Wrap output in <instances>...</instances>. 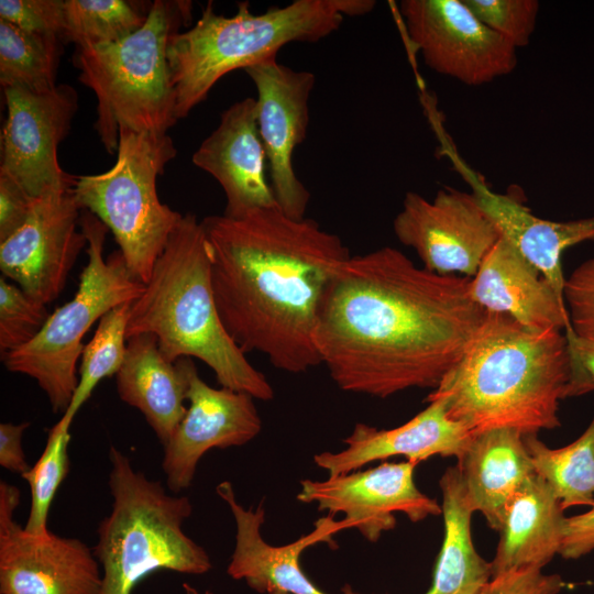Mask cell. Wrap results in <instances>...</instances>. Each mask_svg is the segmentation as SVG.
<instances>
[{
	"instance_id": "6da1fadb",
	"label": "cell",
	"mask_w": 594,
	"mask_h": 594,
	"mask_svg": "<svg viewBox=\"0 0 594 594\" xmlns=\"http://www.w3.org/2000/svg\"><path fill=\"white\" fill-rule=\"evenodd\" d=\"M470 278L418 267L385 246L350 256L321 304L316 345L337 386L386 398L437 388L483 322Z\"/></svg>"
},
{
	"instance_id": "7a4b0ae2",
	"label": "cell",
	"mask_w": 594,
	"mask_h": 594,
	"mask_svg": "<svg viewBox=\"0 0 594 594\" xmlns=\"http://www.w3.org/2000/svg\"><path fill=\"white\" fill-rule=\"evenodd\" d=\"M221 322L246 354L280 371L321 364L316 331L324 293L351 255L341 238L278 206L201 220Z\"/></svg>"
},
{
	"instance_id": "3957f363",
	"label": "cell",
	"mask_w": 594,
	"mask_h": 594,
	"mask_svg": "<svg viewBox=\"0 0 594 594\" xmlns=\"http://www.w3.org/2000/svg\"><path fill=\"white\" fill-rule=\"evenodd\" d=\"M569 380L564 331H534L505 315L486 312L457 363L427 400L473 436L501 428L525 435L556 429Z\"/></svg>"
},
{
	"instance_id": "277c9868",
	"label": "cell",
	"mask_w": 594,
	"mask_h": 594,
	"mask_svg": "<svg viewBox=\"0 0 594 594\" xmlns=\"http://www.w3.org/2000/svg\"><path fill=\"white\" fill-rule=\"evenodd\" d=\"M152 333L172 362L197 358L221 387L270 400L273 387L224 329L215 301L201 221L186 213L172 233L141 296L131 304L127 337Z\"/></svg>"
},
{
	"instance_id": "5b68a950",
	"label": "cell",
	"mask_w": 594,
	"mask_h": 594,
	"mask_svg": "<svg viewBox=\"0 0 594 594\" xmlns=\"http://www.w3.org/2000/svg\"><path fill=\"white\" fill-rule=\"evenodd\" d=\"M375 4L373 0H295L254 13L243 1L233 16H224L215 12L210 1L199 20L175 33L168 44L177 121L227 74L276 58L286 44L318 42L336 32L344 16L366 14Z\"/></svg>"
},
{
	"instance_id": "8992f818",
	"label": "cell",
	"mask_w": 594,
	"mask_h": 594,
	"mask_svg": "<svg viewBox=\"0 0 594 594\" xmlns=\"http://www.w3.org/2000/svg\"><path fill=\"white\" fill-rule=\"evenodd\" d=\"M112 509L98 525L92 548L102 572L100 594H132L157 571L205 574L208 552L183 529L193 513L189 497L168 494L160 481L133 468L122 451L109 449Z\"/></svg>"
},
{
	"instance_id": "52a82bcc",
	"label": "cell",
	"mask_w": 594,
	"mask_h": 594,
	"mask_svg": "<svg viewBox=\"0 0 594 594\" xmlns=\"http://www.w3.org/2000/svg\"><path fill=\"white\" fill-rule=\"evenodd\" d=\"M190 20V1L156 0L143 26L125 38L77 47L73 63L97 97L95 130L109 154L117 153L122 127L163 135L177 122L167 48Z\"/></svg>"
},
{
	"instance_id": "ba28073f",
	"label": "cell",
	"mask_w": 594,
	"mask_h": 594,
	"mask_svg": "<svg viewBox=\"0 0 594 594\" xmlns=\"http://www.w3.org/2000/svg\"><path fill=\"white\" fill-rule=\"evenodd\" d=\"M176 153L167 134L122 127L113 166L77 176L72 189L80 210L90 211L111 231L129 272L143 284L184 216L160 200L156 187Z\"/></svg>"
},
{
	"instance_id": "9c48e42d",
	"label": "cell",
	"mask_w": 594,
	"mask_h": 594,
	"mask_svg": "<svg viewBox=\"0 0 594 594\" xmlns=\"http://www.w3.org/2000/svg\"><path fill=\"white\" fill-rule=\"evenodd\" d=\"M80 229L87 239L88 263L75 296L50 315L31 342L1 356L8 371L35 380L53 411L63 414L78 384L76 367L84 336L105 314L134 301L145 288L131 275L120 251L103 258L109 230L88 210L80 215Z\"/></svg>"
},
{
	"instance_id": "30bf717a",
	"label": "cell",
	"mask_w": 594,
	"mask_h": 594,
	"mask_svg": "<svg viewBox=\"0 0 594 594\" xmlns=\"http://www.w3.org/2000/svg\"><path fill=\"white\" fill-rule=\"evenodd\" d=\"M399 242L411 248L424 268L472 278L501 238L474 191L438 190L432 200L409 191L393 221Z\"/></svg>"
},
{
	"instance_id": "8fae6325",
	"label": "cell",
	"mask_w": 594,
	"mask_h": 594,
	"mask_svg": "<svg viewBox=\"0 0 594 594\" xmlns=\"http://www.w3.org/2000/svg\"><path fill=\"white\" fill-rule=\"evenodd\" d=\"M399 13L425 64L469 86L510 74L517 48L486 26L463 0H403Z\"/></svg>"
},
{
	"instance_id": "7c38bea8",
	"label": "cell",
	"mask_w": 594,
	"mask_h": 594,
	"mask_svg": "<svg viewBox=\"0 0 594 594\" xmlns=\"http://www.w3.org/2000/svg\"><path fill=\"white\" fill-rule=\"evenodd\" d=\"M4 97L0 170L33 198L73 189L77 176L62 168L57 150L78 109L77 91L67 84L46 91L10 87L4 89Z\"/></svg>"
},
{
	"instance_id": "4fadbf2b",
	"label": "cell",
	"mask_w": 594,
	"mask_h": 594,
	"mask_svg": "<svg viewBox=\"0 0 594 594\" xmlns=\"http://www.w3.org/2000/svg\"><path fill=\"white\" fill-rule=\"evenodd\" d=\"M20 491L0 482V594H100L101 566L91 548L52 531L28 532L14 519Z\"/></svg>"
},
{
	"instance_id": "5bb4252c",
	"label": "cell",
	"mask_w": 594,
	"mask_h": 594,
	"mask_svg": "<svg viewBox=\"0 0 594 594\" xmlns=\"http://www.w3.org/2000/svg\"><path fill=\"white\" fill-rule=\"evenodd\" d=\"M244 70L257 91V128L276 202L288 217L306 218L310 195L296 175L293 155L307 135L309 97L316 76L283 65L277 58L260 62Z\"/></svg>"
},
{
	"instance_id": "9a60e30c",
	"label": "cell",
	"mask_w": 594,
	"mask_h": 594,
	"mask_svg": "<svg viewBox=\"0 0 594 594\" xmlns=\"http://www.w3.org/2000/svg\"><path fill=\"white\" fill-rule=\"evenodd\" d=\"M73 191H48L34 199L26 222L0 242V270L30 297L47 305L65 287L87 239Z\"/></svg>"
},
{
	"instance_id": "2e32d148",
	"label": "cell",
	"mask_w": 594,
	"mask_h": 594,
	"mask_svg": "<svg viewBox=\"0 0 594 594\" xmlns=\"http://www.w3.org/2000/svg\"><path fill=\"white\" fill-rule=\"evenodd\" d=\"M417 464L383 463L323 481L302 480L297 499L316 503L319 510L344 514L352 528L371 542L396 526L395 513L420 521L442 513L436 499L421 493L414 481Z\"/></svg>"
},
{
	"instance_id": "e0dca14e",
	"label": "cell",
	"mask_w": 594,
	"mask_h": 594,
	"mask_svg": "<svg viewBox=\"0 0 594 594\" xmlns=\"http://www.w3.org/2000/svg\"><path fill=\"white\" fill-rule=\"evenodd\" d=\"M187 400L189 407L184 418L163 447L162 470L167 487L174 493L191 485L206 452L243 446L262 429L251 395L211 387L200 378L195 364L189 371Z\"/></svg>"
},
{
	"instance_id": "ac0fdd59",
	"label": "cell",
	"mask_w": 594,
	"mask_h": 594,
	"mask_svg": "<svg viewBox=\"0 0 594 594\" xmlns=\"http://www.w3.org/2000/svg\"><path fill=\"white\" fill-rule=\"evenodd\" d=\"M219 497L230 508L235 522V546L227 573L234 580H244L261 594H327L305 574L300 556L309 547L326 542L336 544L332 536L352 528L344 518H320L315 529L298 540L284 546L267 543L261 534L265 520L263 502L256 508H245L237 499L230 482L216 487Z\"/></svg>"
},
{
	"instance_id": "d6986e66",
	"label": "cell",
	"mask_w": 594,
	"mask_h": 594,
	"mask_svg": "<svg viewBox=\"0 0 594 594\" xmlns=\"http://www.w3.org/2000/svg\"><path fill=\"white\" fill-rule=\"evenodd\" d=\"M191 160L220 184L227 199L224 216L238 218L278 206L265 176L267 157L257 128L255 99L244 98L226 109Z\"/></svg>"
},
{
	"instance_id": "ffe728a7",
	"label": "cell",
	"mask_w": 594,
	"mask_h": 594,
	"mask_svg": "<svg viewBox=\"0 0 594 594\" xmlns=\"http://www.w3.org/2000/svg\"><path fill=\"white\" fill-rule=\"evenodd\" d=\"M470 293L486 312L505 315L527 329L570 328L564 299L502 234L470 278Z\"/></svg>"
},
{
	"instance_id": "44dd1931",
	"label": "cell",
	"mask_w": 594,
	"mask_h": 594,
	"mask_svg": "<svg viewBox=\"0 0 594 594\" xmlns=\"http://www.w3.org/2000/svg\"><path fill=\"white\" fill-rule=\"evenodd\" d=\"M429 405L406 424L378 430L356 424L343 442L340 452H322L314 457L317 466L329 476L356 471L376 460L404 455L417 464L433 455L462 457L473 435L448 415L441 399L428 400Z\"/></svg>"
},
{
	"instance_id": "7402d4cb",
	"label": "cell",
	"mask_w": 594,
	"mask_h": 594,
	"mask_svg": "<svg viewBox=\"0 0 594 594\" xmlns=\"http://www.w3.org/2000/svg\"><path fill=\"white\" fill-rule=\"evenodd\" d=\"M194 364L190 358L168 361L152 333L128 338L125 359L116 375L118 395L144 416L163 447L186 414Z\"/></svg>"
},
{
	"instance_id": "603a6c76",
	"label": "cell",
	"mask_w": 594,
	"mask_h": 594,
	"mask_svg": "<svg viewBox=\"0 0 594 594\" xmlns=\"http://www.w3.org/2000/svg\"><path fill=\"white\" fill-rule=\"evenodd\" d=\"M458 466L472 509L498 531L510 499L536 474L524 435L509 428L474 435Z\"/></svg>"
},
{
	"instance_id": "cb8c5ba5",
	"label": "cell",
	"mask_w": 594,
	"mask_h": 594,
	"mask_svg": "<svg viewBox=\"0 0 594 594\" xmlns=\"http://www.w3.org/2000/svg\"><path fill=\"white\" fill-rule=\"evenodd\" d=\"M550 486L536 473L507 505L492 578L509 571L541 570L559 553L565 521Z\"/></svg>"
},
{
	"instance_id": "d4e9b609",
	"label": "cell",
	"mask_w": 594,
	"mask_h": 594,
	"mask_svg": "<svg viewBox=\"0 0 594 594\" xmlns=\"http://www.w3.org/2000/svg\"><path fill=\"white\" fill-rule=\"evenodd\" d=\"M469 182L482 206L501 231L563 298L562 255L573 245L594 242V216L551 221L532 215L516 198L490 190L475 177Z\"/></svg>"
},
{
	"instance_id": "484cf974",
	"label": "cell",
	"mask_w": 594,
	"mask_h": 594,
	"mask_svg": "<svg viewBox=\"0 0 594 594\" xmlns=\"http://www.w3.org/2000/svg\"><path fill=\"white\" fill-rule=\"evenodd\" d=\"M439 485L444 538L432 584L425 594H481L492 580V566L476 552L472 542L471 516L474 510L459 466L448 468Z\"/></svg>"
},
{
	"instance_id": "4316f807",
	"label": "cell",
	"mask_w": 594,
	"mask_h": 594,
	"mask_svg": "<svg viewBox=\"0 0 594 594\" xmlns=\"http://www.w3.org/2000/svg\"><path fill=\"white\" fill-rule=\"evenodd\" d=\"M524 441L536 473L550 486L562 509L594 504V416L572 443L550 449L536 435Z\"/></svg>"
},
{
	"instance_id": "83f0119b",
	"label": "cell",
	"mask_w": 594,
	"mask_h": 594,
	"mask_svg": "<svg viewBox=\"0 0 594 594\" xmlns=\"http://www.w3.org/2000/svg\"><path fill=\"white\" fill-rule=\"evenodd\" d=\"M63 38L36 34L0 20V82L33 91L55 88Z\"/></svg>"
},
{
	"instance_id": "f1b7e54d",
	"label": "cell",
	"mask_w": 594,
	"mask_h": 594,
	"mask_svg": "<svg viewBox=\"0 0 594 594\" xmlns=\"http://www.w3.org/2000/svg\"><path fill=\"white\" fill-rule=\"evenodd\" d=\"M132 302H124L105 314L98 321L92 339L84 346L76 391L70 405L58 420L69 428L80 407L98 383L117 375L127 353V330Z\"/></svg>"
},
{
	"instance_id": "f546056e",
	"label": "cell",
	"mask_w": 594,
	"mask_h": 594,
	"mask_svg": "<svg viewBox=\"0 0 594 594\" xmlns=\"http://www.w3.org/2000/svg\"><path fill=\"white\" fill-rule=\"evenodd\" d=\"M148 11L127 0H64L63 40L77 47L114 43L141 29Z\"/></svg>"
},
{
	"instance_id": "4dcf8cb0",
	"label": "cell",
	"mask_w": 594,
	"mask_h": 594,
	"mask_svg": "<svg viewBox=\"0 0 594 594\" xmlns=\"http://www.w3.org/2000/svg\"><path fill=\"white\" fill-rule=\"evenodd\" d=\"M69 428L58 421L50 429L45 448L23 477L31 493L29 516L24 529L36 536L50 532L47 519L54 497L69 471Z\"/></svg>"
},
{
	"instance_id": "1f68e13d",
	"label": "cell",
	"mask_w": 594,
	"mask_h": 594,
	"mask_svg": "<svg viewBox=\"0 0 594 594\" xmlns=\"http://www.w3.org/2000/svg\"><path fill=\"white\" fill-rule=\"evenodd\" d=\"M46 305L25 294L19 286L0 278L1 356L31 342L48 317Z\"/></svg>"
},
{
	"instance_id": "d6a6232c",
	"label": "cell",
	"mask_w": 594,
	"mask_h": 594,
	"mask_svg": "<svg viewBox=\"0 0 594 594\" xmlns=\"http://www.w3.org/2000/svg\"><path fill=\"white\" fill-rule=\"evenodd\" d=\"M491 30L517 50L529 44L539 13L537 0H463Z\"/></svg>"
},
{
	"instance_id": "836d02e7",
	"label": "cell",
	"mask_w": 594,
	"mask_h": 594,
	"mask_svg": "<svg viewBox=\"0 0 594 594\" xmlns=\"http://www.w3.org/2000/svg\"><path fill=\"white\" fill-rule=\"evenodd\" d=\"M0 20L26 32L63 38L64 0H1Z\"/></svg>"
},
{
	"instance_id": "e575fe53",
	"label": "cell",
	"mask_w": 594,
	"mask_h": 594,
	"mask_svg": "<svg viewBox=\"0 0 594 594\" xmlns=\"http://www.w3.org/2000/svg\"><path fill=\"white\" fill-rule=\"evenodd\" d=\"M563 299L572 332L594 337V256L565 278Z\"/></svg>"
},
{
	"instance_id": "d590c367",
	"label": "cell",
	"mask_w": 594,
	"mask_h": 594,
	"mask_svg": "<svg viewBox=\"0 0 594 594\" xmlns=\"http://www.w3.org/2000/svg\"><path fill=\"white\" fill-rule=\"evenodd\" d=\"M564 332L569 351V380L564 398L594 392V337L576 336L570 328Z\"/></svg>"
},
{
	"instance_id": "8d00e7d4",
	"label": "cell",
	"mask_w": 594,
	"mask_h": 594,
	"mask_svg": "<svg viewBox=\"0 0 594 594\" xmlns=\"http://www.w3.org/2000/svg\"><path fill=\"white\" fill-rule=\"evenodd\" d=\"M564 583L560 575H546L541 570L527 569L492 578L481 594H558Z\"/></svg>"
},
{
	"instance_id": "74e56055",
	"label": "cell",
	"mask_w": 594,
	"mask_h": 594,
	"mask_svg": "<svg viewBox=\"0 0 594 594\" xmlns=\"http://www.w3.org/2000/svg\"><path fill=\"white\" fill-rule=\"evenodd\" d=\"M34 199L13 177L0 170V242L26 222Z\"/></svg>"
},
{
	"instance_id": "f35d334b",
	"label": "cell",
	"mask_w": 594,
	"mask_h": 594,
	"mask_svg": "<svg viewBox=\"0 0 594 594\" xmlns=\"http://www.w3.org/2000/svg\"><path fill=\"white\" fill-rule=\"evenodd\" d=\"M594 550V504L586 513L566 517L559 554L579 559Z\"/></svg>"
},
{
	"instance_id": "ab89813d",
	"label": "cell",
	"mask_w": 594,
	"mask_h": 594,
	"mask_svg": "<svg viewBox=\"0 0 594 594\" xmlns=\"http://www.w3.org/2000/svg\"><path fill=\"white\" fill-rule=\"evenodd\" d=\"M30 425L29 421L0 424V465L21 476L31 469L22 447L23 433Z\"/></svg>"
},
{
	"instance_id": "60d3db41",
	"label": "cell",
	"mask_w": 594,
	"mask_h": 594,
	"mask_svg": "<svg viewBox=\"0 0 594 594\" xmlns=\"http://www.w3.org/2000/svg\"><path fill=\"white\" fill-rule=\"evenodd\" d=\"M183 588H184V594H200L196 587H194L193 585L188 583H184ZM204 594H213V593L207 590L204 592Z\"/></svg>"
},
{
	"instance_id": "b9f144b4",
	"label": "cell",
	"mask_w": 594,
	"mask_h": 594,
	"mask_svg": "<svg viewBox=\"0 0 594 594\" xmlns=\"http://www.w3.org/2000/svg\"><path fill=\"white\" fill-rule=\"evenodd\" d=\"M342 594H360V593L354 592L350 586L346 585L342 588Z\"/></svg>"
}]
</instances>
